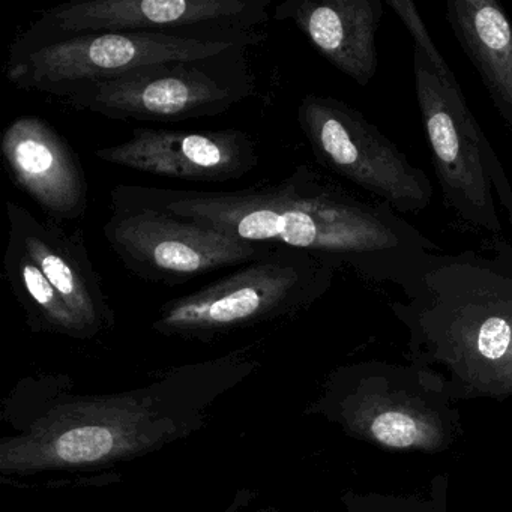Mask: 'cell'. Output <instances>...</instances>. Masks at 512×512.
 Wrapping results in <instances>:
<instances>
[{"mask_svg": "<svg viewBox=\"0 0 512 512\" xmlns=\"http://www.w3.org/2000/svg\"><path fill=\"white\" fill-rule=\"evenodd\" d=\"M259 367L244 347L115 394H77L61 374L25 377L2 403L13 434L0 439V475L107 469L161 451L203 430L212 407Z\"/></svg>", "mask_w": 512, "mask_h": 512, "instance_id": "obj_1", "label": "cell"}, {"mask_svg": "<svg viewBox=\"0 0 512 512\" xmlns=\"http://www.w3.org/2000/svg\"><path fill=\"white\" fill-rule=\"evenodd\" d=\"M119 188L179 220L251 244L305 251L334 265H359L365 256L401 247L388 220L307 164L280 182L244 190Z\"/></svg>", "mask_w": 512, "mask_h": 512, "instance_id": "obj_2", "label": "cell"}, {"mask_svg": "<svg viewBox=\"0 0 512 512\" xmlns=\"http://www.w3.org/2000/svg\"><path fill=\"white\" fill-rule=\"evenodd\" d=\"M334 263L305 251L274 247L238 271L158 308L152 331L212 343L236 331L289 319L328 289Z\"/></svg>", "mask_w": 512, "mask_h": 512, "instance_id": "obj_3", "label": "cell"}, {"mask_svg": "<svg viewBox=\"0 0 512 512\" xmlns=\"http://www.w3.org/2000/svg\"><path fill=\"white\" fill-rule=\"evenodd\" d=\"M265 40V32L241 29L71 35L34 44L14 43L5 74L14 88L52 94L64 86L112 79L146 65L251 49Z\"/></svg>", "mask_w": 512, "mask_h": 512, "instance_id": "obj_4", "label": "cell"}, {"mask_svg": "<svg viewBox=\"0 0 512 512\" xmlns=\"http://www.w3.org/2000/svg\"><path fill=\"white\" fill-rule=\"evenodd\" d=\"M247 50L146 65L112 79L64 86L49 95L74 110L112 121L184 122L217 116L256 91Z\"/></svg>", "mask_w": 512, "mask_h": 512, "instance_id": "obj_5", "label": "cell"}, {"mask_svg": "<svg viewBox=\"0 0 512 512\" xmlns=\"http://www.w3.org/2000/svg\"><path fill=\"white\" fill-rule=\"evenodd\" d=\"M413 71L422 124L446 202L467 223L499 232L493 190L512 218V188L499 158L461 88L446 86L416 50Z\"/></svg>", "mask_w": 512, "mask_h": 512, "instance_id": "obj_6", "label": "cell"}, {"mask_svg": "<svg viewBox=\"0 0 512 512\" xmlns=\"http://www.w3.org/2000/svg\"><path fill=\"white\" fill-rule=\"evenodd\" d=\"M104 238L125 269L140 280L176 287L218 269L259 259L272 245L251 244L110 191Z\"/></svg>", "mask_w": 512, "mask_h": 512, "instance_id": "obj_7", "label": "cell"}, {"mask_svg": "<svg viewBox=\"0 0 512 512\" xmlns=\"http://www.w3.org/2000/svg\"><path fill=\"white\" fill-rule=\"evenodd\" d=\"M298 124L316 160L326 169L382 197L400 212L430 205L433 187L361 112L337 98L307 95Z\"/></svg>", "mask_w": 512, "mask_h": 512, "instance_id": "obj_8", "label": "cell"}, {"mask_svg": "<svg viewBox=\"0 0 512 512\" xmlns=\"http://www.w3.org/2000/svg\"><path fill=\"white\" fill-rule=\"evenodd\" d=\"M272 0H89L40 11L16 44L104 32L260 31Z\"/></svg>", "mask_w": 512, "mask_h": 512, "instance_id": "obj_9", "label": "cell"}, {"mask_svg": "<svg viewBox=\"0 0 512 512\" xmlns=\"http://www.w3.org/2000/svg\"><path fill=\"white\" fill-rule=\"evenodd\" d=\"M95 155L113 166L187 182L236 181L259 164L256 142L241 130L134 128L130 139Z\"/></svg>", "mask_w": 512, "mask_h": 512, "instance_id": "obj_10", "label": "cell"}, {"mask_svg": "<svg viewBox=\"0 0 512 512\" xmlns=\"http://www.w3.org/2000/svg\"><path fill=\"white\" fill-rule=\"evenodd\" d=\"M0 152L11 181L46 217L65 223L86 214L85 169L73 146L49 121L32 115L14 119L2 134Z\"/></svg>", "mask_w": 512, "mask_h": 512, "instance_id": "obj_11", "label": "cell"}, {"mask_svg": "<svg viewBox=\"0 0 512 512\" xmlns=\"http://www.w3.org/2000/svg\"><path fill=\"white\" fill-rule=\"evenodd\" d=\"M8 236L16 238L53 289L88 329L92 340L115 326V311L86 247L85 233L68 232L53 218L35 217L20 203L7 202Z\"/></svg>", "mask_w": 512, "mask_h": 512, "instance_id": "obj_12", "label": "cell"}, {"mask_svg": "<svg viewBox=\"0 0 512 512\" xmlns=\"http://www.w3.org/2000/svg\"><path fill=\"white\" fill-rule=\"evenodd\" d=\"M379 0H284L274 19L292 20L314 49L353 82L367 86L379 67Z\"/></svg>", "mask_w": 512, "mask_h": 512, "instance_id": "obj_13", "label": "cell"}, {"mask_svg": "<svg viewBox=\"0 0 512 512\" xmlns=\"http://www.w3.org/2000/svg\"><path fill=\"white\" fill-rule=\"evenodd\" d=\"M446 11L494 106L512 125V23L493 0H452Z\"/></svg>", "mask_w": 512, "mask_h": 512, "instance_id": "obj_14", "label": "cell"}, {"mask_svg": "<svg viewBox=\"0 0 512 512\" xmlns=\"http://www.w3.org/2000/svg\"><path fill=\"white\" fill-rule=\"evenodd\" d=\"M4 272L14 296L25 311L26 323L32 332L62 335L73 340H92L79 317L13 236H8L5 248Z\"/></svg>", "mask_w": 512, "mask_h": 512, "instance_id": "obj_15", "label": "cell"}, {"mask_svg": "<svg viewBox=\"0 0 512 512\" xmlns=\"http://www.w3.org/2000/svg\"><path fill=\"white\" fill-rule=\"evenodd\" d=\"M344 413L349 424L361 425L377 442L391 448H430L439 439L436 425L407 407H361Z\"/></svg>", "mask_w": 512, "mask_h": 512, "instance_id": "obj_16", "label": "cell"}, {"mask_svg": "<svg viewBox=\"0 0 512 512\" xmlns=\"http://www.w3.org/2000/svg\"><path fill=\"white\" fill-rule=\"evenodd\" d=\"M389 5H391L392 10L397 13V16L400 17L401 22L404 23L409 34L412 35L413 41H415L416 52L424 56L425 61L428 62V65H430L431 70L436 73V76L439 77L446 86H449V88H460L454 73H452L451 68L446 64L442 53L439 52L436 44L431 40L427 26H425V23L422 22L421 17H419L415 4H412L409 0H391Z\"/></svg>", "mask_w": 512, "mask_h": 512, "instance_id": "obj_17", "label": "cell"}, {"mask_svg": "<svg viewBox=\"0 0 512 512\" xmlns=\"http://www.w3.org/2000/svg\"><path fill=\"white\" fill-rule=\"evenodd\" d=\"M509 328L503 320L493 319L484 323L479 332L478 349L485 358L499 359L508 349Z\"/></svg>", "mask_w": 512, "mask_h": 512, "instance_id": "obj_18", "label": "cell"}]
</instances>
